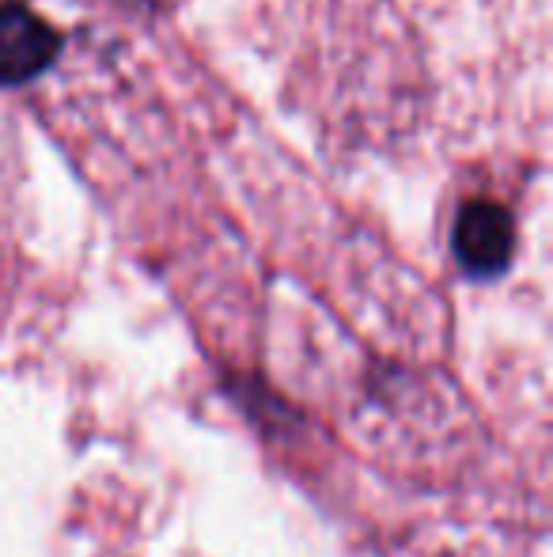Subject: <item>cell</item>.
Instances as JSON below:
<instances>
[{
    "label": "cell",
    "mask_w": 553,
    "mask_h": 557,
    "mask_svg": "<svg viewBox=\"0 0 553 557\" xmlns=\"http://www.w3.org/2000/svg\"><path fill=\"white\" fill-rule=\"evenodd\" d=\"M61 38L42 15H35L20 0L0 4V81L27 84L58 58Z\"/></svg>",
    "instance_id": "2"
},
{
    "label": "cell",
    "mask_w": 553,
    "mask_h": 557,
    "mask_svg": "<svg viewBox=\"0 0 553 557\" xmlns=\"http://www.w3.org/2000/svg\"><path fill=\"white\" fill-rule=\"evenodd\" d=\"M451 247H455L458 265L474 281L501 277L516 255V224H512L508 209L497 201H470L458 213Z\"/></svg>",
    "instance_id": "1"
}]
</instances>
